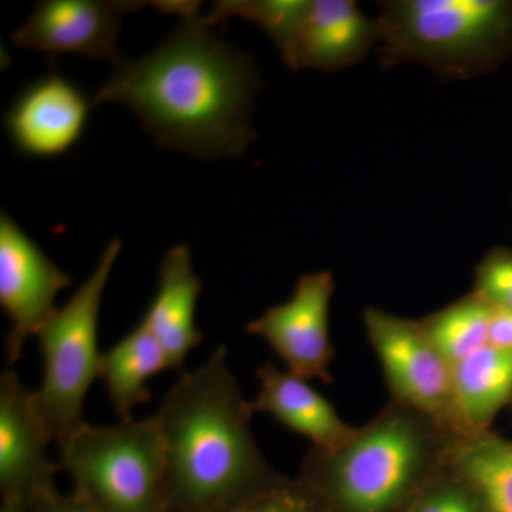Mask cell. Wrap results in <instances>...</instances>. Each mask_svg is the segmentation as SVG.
Masks as SVG:
<instances>
[{
  "label": "cell",
  "mask_w": 512,
  "mask_h": 512,
  "mask_svg": "<svg viewBox=\"0 0 512 512\" xmlns=\"http://www.w3.org/2000/svg\"><path fill=\"white\" fill-rule=\"evenodd\" d=\"M228 512H328L319 495L303 481L282 480L265 493Z\"/></svg>",
  "instance_id": "44dd1931"
},
{
  "label": "cell",
  "mask_w": 512,
  "mask_h": 512,
  "mask_svg": "<svg viewBox=\"0 0 512 512\" xmlns=\"http://www.w3.org/2000/svg\"><path fill=\"white\" fill-rule=\"evenodd\" d=\"M451 464L477 491L485 512H512V441L484 431L460 437Z\"/></svg>",
  "instance_id": "ac0fdd59"
},
{
  "label": "cell",
  "mask_w": 512,
  "mask_h": 512,
  "mask_svg": "<svg viewBox=\"0 0 512 512\" xmlns=\"http://www.w3.org/2000/svg\"><path fill=\"white\" fill-rule=\"evenodd\" d=\"M72 282L6 212L0 214V306L12 322L8 365L18 362L26 340L57 311V295Z\"/></svg>",
  "instance_id": "9c48e42d"
},
{
  "label": "cell",
  "mask_w": 512,
  "mask_h": 512,
  "mask_svg": "<svg viewBox=\"0 0 512 512\" xmlns=\"http://www.w3.org/2000/svg\"><path fill=\"white\" fill-rule=\"evenodd\" d=\"M488 345L494 346V348L512 350V312L493 306Z\"/></svg>",
  "instance_id": "603a6c76"
},
{
  "label": "cell",
  "mask_w": 512,
  "mask_h": 512,
  "mask_svg": "<svg viewBox=\"0 0 512 512\" xmlns=\"http://www.w3.org/2000/svg\"><path fill=\"white\" fill-rule=\"evenodd\" d=\"M493 306L476 292L420 319L451 367L488 346Z\"/></svg>",
  "instance_id": "d6986e66"
},
{
  "label": "cell",
  "mask_w": 512,
  "mask_h": 512,
  "mask_svg": "<svg viewBox=\"0 0 512 512\" xmlns=\"http://www.w3.org/2000/svg\"><path fill=\"white\" fill-rule=\"evenodd\" d=\"M211 28L198 9L183 16L156 50L117 60L93 106L123 104L158 146L207 160L242 156L256 138L251 113L261 83L251 57Z\"/></svg>",
  "instance_id": "6da1fadb"
},
{
  "label": "cell",
  "mask_w": 512,
  "mask_h": 512,
  "mask_svg": "<svg viewBox=\"0 0 512 512\" xmlns=\"http://www.w3.org/2000/svg\"><path fill=\"white\" fill-rule=\"evenodd\" d=\"M52 444L37 412L35 393L18 373L5 370L0 376V485L9 500L52 493V480L62 464L47 456Z\"/></svg>",
  "instance_id": "8fae6325"
},
{
  "label": "cell",
  "mask_w": 512,
  "mask_h": 512,
  "mask_svg": "<svg viewBox=\"0 0 512 512\" xmlns=\"http://www.w3.org/2000/svg\"><path fill=\"white\" fill-rule=\"evenodd\" d=\"M93 101L60 74H47L19 94L5 126L19 153L33 158L64 156L82 140Z\"/></svg>",
  "instance_id": "7c38bea8"
},
{
  "label": "cell",
  "mask_w": 512,
  "mask_h": 512,
  "mask_svg": "<svg viewBox=\"0 0 512 512\" xmlns=\"http://www.w3.org/2000/svg\"><path fill=\"white\" fill-rule=\"evenodd\" d=\"M474 292L494 308L512 312V252L495 249L476 269Z\"/></svg>",
  "instance_id": "7402d4cb"
},
{
  "label": "cell",
  "mask_w": 512,
  "mask_h": 512,
  "mask_svg": "<svg viewBox=\"0 0 512 512\" xmlns=\"http://www.w3.org/2000/svg\"><path fill=\"white\" fill-rule=\"evenodd\" d=\"M330 271L301 276L288 301L269 306L247 325L249 335L264 339L284 360L286 370L308 380L332 383L335 348L330 340V303L335 295Z\"/></svg>",
  "instance_id": "ba28073f"
},
{
  "label": "cell",
  "mask_w": 512,
  "mask_h": 512,
  "mask_svg": "<svg viewBox=\"0 0 512 512\" xmlns=\"http://www.w3.org/2000/svg\"><path fill=\"white\" fill-rule=\"evenodd\" d=\"M121 248L119 238L111 239L89 278L35 335L42 353L43 377L33 393L40 419L57 446L84 423L87 394L94 380L100 379L101 301Z\"/></svg>",
  "instance_id": "5b68a950"
},
{
  "label": "cell",
  "mask_w": 512,
  "mask_h": 512,
  "mask_svg": "<svg viewBox=\"0 0 512 512\" xmlns=\"http://www.w3.org/2000/svg\"><path fill=\"white\" fill-rule=\"evenodd\" d=\"M453 384L464 434L490 431L512 396V350L490 345L478 350L453 366Z\"/></svg>",
  "instance_id": "2e32d148"
},
{
  "label": "cell",
  "mask_w": 512,
  "mask_h": 512,
  "mask_svg": "<svg viewBox=\"0 0 512 512\" xmlns=\"http://www.w3.org/2000/svg\"><path fill=\"white\" fill-rule=\"evenodd\" d=\"M409 512H485V508L473 485L450 461Z\"/></svg>",
  "instance_id": "ffe728a7"
},
{
  "label": "cell",
  "mask_w": 512,
  "mask_h": 512,
  "mask_svg": "<svg viewBox=\"0 0 512 512\" xmlns=\"http://www.w3.org/2000/svg\"><path fill=\"white\" fill-rule=\"evenodd\" d=\"M163 370H170L164 349L141 320L101 355L100 379L121 423L133 421L136 407L150 400L148 380Z\"/></svg>",
  "instance_id": "e0dca14e"
},
{
  "label": "cell",
  "mask_w": 512,
  "mask_h": 512,
  "mask_svg": "<svg viewBox=\"0 0 512 512\" xmlns=\"http://www.w3.org/2000/svg\"><path fill=\"white\" fill-rule=\"evenodd\" d=\"M202 282L195 274L190 248L175 245L158 266V289L141 322L156 336L170 370H183L188 355L200 346L204 333L195 311Z\"/></svg>",
  "instance_id": "5bb4252c"
},
{
  "label": "cell",
  "mask_w": 512,
  "mask_h": 512,
  "mask_svg": "<svg viewBox=\"0 0 512 512\" xmlns=\"http://www.w3.org/2000/svg\"><path fill=\"white\" fill-rule=\"evenodd\" d=\"M457 437L390 400L342 446L311 448L301 481L328 512H409L447 464Z\"/></svg>",
  "instance_id": "3957f363"
},
{
  "label": "cell",
  "mask_w": 512,
  "mask_h": 512,
  "mask_svg": "<svg viewBox=\"0 0 512 512\" xmlns=\"http://www.w3.org/2000/svg\"><path fill=\"white\" fill-rule=\"evenodd\" d=\"M5 512H18V507H13V505H9V507H6Z\"/></svg>",
  "instance_id": "d4e9b609"
},
{
  "label": "cell",
  "mask_w": 512,
  "mask_h": 512,
  "mask_svg": "<svg viewBox=\"0 0 512 512\" xmlns=\"http://www.w3.org/2000/svg\"><path fill=\"white\" fill-rule=\"evenodd\" d=\"M40 503H42V507H40L42 510L39 512H103L89 501L83 500L82 497L70 501H53L49 495L40 500Z\"/></svg>",
  "instance_id": "cb8c5ba5"
},
{
  "label": "cell",
  "mask_w": 512,
  "mask_h": 512,
  "mask_svg": "<svg viewBox=\"0 0 512 512\" xmlns=\"http://www.w3.org/2000/svg\"><path fill=\"white\" fill-rule=\"evenodd\" d=\"M376 18L380 66L416 63L466 80L512 42V3L503 0H389Z\"/></svg>",
  "instance_id": "277c9868"
},
{
  "label": "cell",
  "mask_w": 512,
  "mask_h": 512,
  "mask_svg": "<svg viewBox=\"0 0 512 512\" xmlns=\"http://www.w3.org/2000/svg\"><path fill=\"white\" fill-rule=\"evenodd\" d=\"M377 46L376 19L352 0H308L305 12L284 49L289 69L335 73L366 59Z\"/></svg>",
  "instance_id": "4fadbf2b"
},
{
  "label": "cell",
  "mask_w": 512,
  "mask_h": 512,
  "mask_svg": "<svg viewBox=\"0 0 512 512\" xmlns=\"http://www.w3.org/2000/svg\"><path fill=\"white\" fill-rule=\"evenodd\" d=\"M259 390L251 402L252 412L265 413L289 430L305 437L313 448L330 450L355 434L338 410L308 380L266 362L256 370Z\"/></svg>",
  "instance_id": "9a60e30c"
},
{
  "label": "cell",
  "mask_w": 512,
  "mask_h": 512,
  "mask_svg": "<svg viewBox=\"0 0 512 512\" xmlns=\"http://www.w3.org/2000/svg\"><path fill=\"white\" fill-rule=\"evenodd\" d=\"M363 325L382 366L390 400L412 407L457 439L466 436L454 396L453 367L420 320L369 306L363 312Z\"/></svg>",
  "instance_id": "52a82bcc"
},
{
  "label": "cell",
  "mask_w": 512,
  "mask_h": 512,
  "mask_svg": "<svg viewBox=\"0 0 512 512\" xmlns=\"http://www.w3.org/2000/svg\"><path fill=\"white\" fill-rule=\"evenodd\" d=\"M251 402L228 366L225 346L181 373L156 414L167 461V504L228 512L284 480L251 430Z\"/></svg>",
  "instance_id": "7a4b0ae2"
},
{
  "label": "cell",
  "mask_w": 512,
  "mask_h": 512,
  "mask_svg": "<svg viewBox=\"0 0 512 512\" xmlns=\"http://www.w3.org/2000/svg\"><path fill=\"white\" fill-rule=\"evenodd\" d=\"M130 0H43L12 36L13 45L55 60L60 55L121 59L117 40L127 13L144 8Z\"/></svg>",
  "instance_id": "30bf717a"
},
{
  "label": "cell",
  "mask_w": 512,
  "mask_h": 512,
  "mask_svg": "<svg viewBox=\"0 0 512 512\" xmlns=\"http://www.w3.org/2000/svg\"><path fill=\"white\" fill-rule=\"evenodd\" d=\"M79 497L103 512H161L167 461L156 414L117 426L84 423L60 444Z\"/></svg>",
  "instance_id": "8992f818"
}]
</instances>
